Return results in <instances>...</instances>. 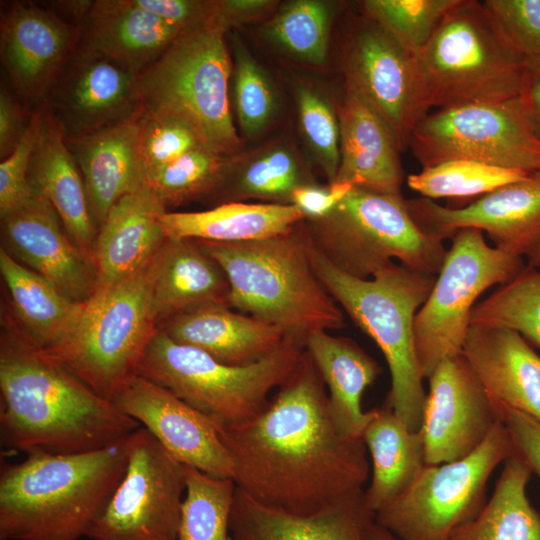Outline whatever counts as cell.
<instances>
[{
  "mask_svg": "<svg viewBox=\"0 0 540 540\" xmlns=\"http://www.w3.org/2000/svg\"><path fill=\"white\" fill-rule=\"evenodd\" d=\"M215 427L231 455L237 488L266 506L310 515L364 491L367 448L362 438L337 430L325 383L305 349L260 413Z\"/></svg>",
  "mask_w": 540,
  "mask_h": 540,
  "instance_id": "obj_1",
  "label": "cell"
},
{
  "mask_svg": "<svg viewBox=\"0 0 540 540\" xmlns=\"http://www.w3.org/2000/svg\"><path fill=\"white\" fill-rule=\"evenodd\" d=\"M0 392V442L9 452L94 451L141 427L21 328L1 337Z\"/></svg>",
  "mask_w": 540,
  "mask_h": 540,
  "instance_id": "obj_2",
  "label": "cell"
},
{
  "mask_svg": "<svg viewBox=\"0 0 540 540\" xmlns=\"http://www.w3.org/2000/svg\"><path fill=\"white\" fill-rule=\"evenodd\" d=\"M129 436L94 451L2 463L0 540L87 537L125 472Z\"/></svg>",
  "mask_w": 540,
  "mask_h": 540,
  "instance_id": "obj_3",
  "label": "cell"
},
{
  "mask_svg": "<svg viewBox=\"0 0 540 540\" xmlns=\"http://www.w3.org/2000/svg\"><path fill=\"white\" fill-rule=\"evenodd\" d=\"M197 241L227 277L230 308L278 327L303 347L316 331L346 326L343 310L314 270L304 221L265 240Z\"/></svg>",
  "mask_w": 540,
  "mask_h": 540,
  "instance_id": "obj_4",
  "label": "cell"
},
{
  "mask_svg": "<svg viewBox=\"0 0 540 540\" xmlns=\"http://www.w3.org/2000/svg\"><path fill=\"white\" fill-rule=\"evenodd\" d=\"M310 257L317 276L343 312L382 351L391 377L384 404L409 429L420 430L426 392L415 348L414 319L437 275L393 262L370 279H358L334 267L311 242Z\"/></svg>",
  "mask_w": 540,
  "mask_h": 540,
  "instance_id": "obj_5",
  "label": "cell"
},
{
  "mask_svg": "<svg viewBox=\"0 0 540 540\" xmlns=\"http://www.w3.org/2000/svg\"><path fill=\"white\" fill-rule=\"evenodd\" d=\"M425 110L504 101L525 93L530 73L478 0H458L415 55Z\"/></svg>",
  "mask_w": 540,
  "mask_h": 540,
  "instance_id": "obj_6",
  "label": "cell"
},
{
  "mask_svg": "<svg viewBox=\"0 0 540 540\" xmlns=\"http://www.w3.org/2000/svg\"><path fill=\"white\" fill-rule=\"evenodd\" d=\"M227 29L212 12L207 21L182 33L138 77L143 111L180 121L205 148L224 157L240 146L229 101L233 67Z\"/></svg>",
  "mask_w": 540,
  "mask_h": 540,
  "instance_id": "obj_7",
  "label": "cell"
},
{
  "mask_svg": "<svg viewBox=\"0 0 540 540\" xmlns=\"http://www.w3.org/2000/svg\"><path fill=\"white\" fill-rule=\"evenodd\" d=\"M304 347L291 339L265 358L243 366L223 364L170 339L161 329L148 343L137 374L168 389L215 426L251 419L294 372Z\"/></svg>",
  "mask_w": 540,
  "mask_h": 540,
  "instance_id": "obj_8",
  "label": "cell"
},
{
  "mask_svg": "<svg viewBox=\"0 0 540 540\" xmlns=\"http://www.w3.org/2000/svg\"><path fill=\"white\" fill-rule=\"evenodd\" d=\"M312 245L338 270L370 279L397 259L413 270L437 275L447 249L424 233L402 195L353 187L325 216L304 220Z\"/></svg>",
  "mask_w": 540,
  "mask_h": 540,
  "instance_id": "obj_9",
  "label": "cell"
},
{
  "mask_svg": "<svg viewBox=\"0 0 540 540\" xmlns=\"http://www.w3.org/2000/svg\"><path fill=\"white\" fill-rule=\"evenodd\" d=\"M163 247L130 277L95 290L84 303L73 338L54 357L108 400L137 374L158 330L152 298Z\"/></svg>",
  "mask_w": 540,
  "mask_h": 540,
  "instance_id": "obj_10",
  "label": "cell"
},
{
  "mask_svg": "<svg viewBox=\"0 0 540 540\" xmlns=\"http://www.w3.org/2000/svg\"><path fill=\"white\" fill-rule=\"evenodd\" d=\"M513 456L500 422L468 456L426 465L414 483L375 513V522L399 540H449L486 504V487L495 468Z\"/></svg>",
  "mask_w": 540,
  "mask_h": 540,
  "instance_id": "obj_11",
  "label": "cell"
},
{
  "mask_svg": "<svg viewBox=\"0 0 540 540\" xmlns=\"http://www.w3.org/2000/svg\"><path fill=\"white\" fill-rule=\"evenodd\" d=\"M443 265L414 319L416 353L424 379L445 358L462 353L477 298L509 282L525 261L489 246L484 233L464 228L451 239Z\"/></svg>",
  "mask_w": 540,
  "mask_h": 540,
  "instance_id": "obj_12",
  "label": "cell"
},
{
  "mask_svg": "<svg viewBox=\"0 0 540 540\" xmlns=\"http://www.w3.org/2000/svg\"><path fill=\"white\" fill-rule=\"evenodd\" d=\"M408 148L422 168L463 159L540 171V138L524 94L429 112L414 128Z\"/></svg>",
  "mask_w": 540,
  "mask_h": 540,
  "instance_id": "obj_13",
  "label": "cell"
},
{
  "mask_svg": "<svg viewBox=\"0 0 540 540\" xmlns=\"http://www.w3.org/2000/svg\"><path fill=\"white\" fill-rule=\"evenodd\" d=\"M185 490V466L140 427L129 436L125 472L87 537L178 540Z\"/></svg>",
  "mask_w": 540,
  "mask_h": 540,
  "instance_id": "obj_14",
  "label": "cell"
},
{
  "mask_svg": "<svg viewBox=\"0 0 540 540\" xmlns=\"http://www.w3.org/2000/svg\"><path fill=\"white\" fill-rule=\"evenodd\" d=\"M407 206L415 223L430 236L444 241L461 229H479L495 248L540 268V171L463 207L442 206L424 197L407 200Z\"/></svg>",
  "mask_w": 540,
  "mask_h": 540,
  "instance_id": "obj_15",
  "label": "cell"
},
{
  "mask_svg": "<svg viewBox=\"0 0 540 540\" xmlns=\"http://www.w3.org/2000/svg\"><path fill=\"white\" fill-rule=\"evenodd\" d=\"M348 87L385 121L400 150L408 148L416 125L428 114L416 72L415 55L367 17L346 47Z\"/></svg>",
  "mask_w": 540,
  "mask_h": 540,
  "instance_id": "obj_16",
  "label": "cell"
},
{
  "mask_svg": "<svg viewBox=\"0 0 540 540\" xmlns=\"http://www.w3.org/2000/svg\"><path fill=\"white\" fill-rule=\"evenodd\" d=\"M136 73L80 43L44 103L66 139L91 135L140 109Z\"/></svg>",
  "mask_w": 540,
  "mask_h": 540,
  "instance_id": "obj_17",
  "label": "cell"
},
{
  "mask_svg": "<svg viewBox=\"0 0 540 540\" xmlns=\"http://www.w3.org/2000/svg\"><path fill=\"white\" fill-rule=\"evenodd\" d=\"M427 380L420 428L426 465L462 459L485 441L500 418L462 353L443 359Z\"/></svg>",
  "mask_w": 540,
  "mask_h": 540,
  "instance_id": "obj_18",
  "label": "cell"
},
{
  "mask_svg": "<svg viewBox=\"0 0 540 540\" xmlns=\"http://www.w3.org/2000/svg\"><path fill=\"white\" fill-rule=\"evenodd\" d=\"M1 61L16 96L41 106L80 41V28L55 10L11 2L1 11Z\"/></svg>",
  "mask_w": 540,
  "mask_h": 540,
  "instance_id": "obj_19",
  "label": "cell"
},
{
  "mask_svg": "<svg viewBox=\"0 0 540 540\" xmlns=\"http://www.w3.org/2000/svg\"><path fill=\"white\" fill-rule=\"evenodd\" d=\"M111 401L184 466L233 479L231 455L213 422L168 389L136 374Z\"/></svg>",
  "mask_w": 540,
  "mask_h": 540,
  "instance_id": "obj_20",
  "label": "cell"
},
{
  "mask_svg": "<svg viewBox=\"0 0 540 540\" xmlns=\"http://www.w3.org/2000/svg\"><path fill=\"white\" fill-rule=\"evenodd\" d=\"M0 217L2 248L9 255L78 303L93 295L94 263L76 246L45 198L32 193Z\"/></svg>",
  "mask_w": 540,
  "mask_h": 540,
  "instance_id": "obj_21",
  "label": "cell"
},
{
  "mask_svg": "<svg viewBox=\"0 0 540 540\" xmlns=\"http://www.w3.org/2000/svg\"><path fill=\"white\" fill-rule=\"evenodd\" d=\"M375 514L364 491L310 515L266 506L236 486L231 517L232 540H369Z\"/></svg>",
  "mask_w": 540,
  "mask_h": 540,
  "instance_id": "obj_22",
  "label": "cell"
},
{
  "mask_svg": "<svg viewBox=\"0 0 540 540\" xmlns=\"http://www.w3.org/2000/svg\"><path fill=\"white\" fill-rule=\"evenodd\" d=\"M165 212L144 184L114 204L94 243L96 290L130 277L159 252L168 240L160 222Z\"/></svg>",
  "mask_w": 540,
  "mask_h": 540,
  "instance_id": "obj_23",
  "label": "cell"
},
{
  "mask_svg": "<svg viewBox=\"0 0 540 540\" xmlns=\"http://www.w3.org/2000/svg\"><path fill=\"white\" fill-rule=\"evenodd\" d=\"M462 354L494 404L540 422V356L517 332L470 325Z\"/></svg>",
  "mask_w": 540,
  "mask_h": 540,
  "instance_id": "obj_24",
  "label": "cell"
},
{
  "mask_svg": "<svg viewBox=\"0 0 540 540\" xmlns=\"http://www.w3.org/2000/svg\"><path fill=\"white\" fill-rule=\"evenodd\" d=\"M338 121L340 163L332 182L401 196L404 179L401 150L385 121L349 88L340 106Z\"/></svg>",
  "mask_w": 540,
  "mask_h": 540,
  "instance_id": "obj_25",
  "label": "cell"
},
{
  "mask_svg": "<svg viewBox=\"0 0 540 540\" xmlns=\"http://www.w3.org/2000/svg\"><path fill=\"white\" fill-rule=\"evenodd\" d=\"M140 109L97 133L66 139L80 170L93 223L98 230L125 194L143 185L137 153Z\"/></svg>",
  "mask_w": 540,
  "mask_h": 540,
  "instance_id": "obj_26",
  "label": "cell"
},
{
  "mask_svg": "<svg viewBox=\"0 0 540 540\" xmlns=\"http://www.w3.org/2000/svg\"><path fill=\"white\" fill-rule=\"evenodd\" d=\"M159 329L176 343L197 348L232 366L257 362L287 339L278 327L223 304L185 312Z\"/></svg>",
  "mask_w": 540,
  "mask_h": 540,
  "instance_id": "obj_27",
  "label": "cell"
},
{
  "mask_svg": "<svg viewBox=\"0 0 540 540\" xmlns=\"http://www.w3.org/2000/svg\"><path fill=\"white\" fill-rule=\"evenodd\" d=\"M79 28L82 46L115 60L137 75L184 33L137 8L131 0L91 1Z\"/></svg>",
  "mask_w": 540,
  "mask_h": 540,
  "instance_id": "obj_28",
  "label": "cell"
},
{
  "mask_svg": "<svg viewBox=\"0 0 540 540\" xmlns=\"http://www.w3.org/2000/svg\"><path fill=\"white\" fill-rule=\"evenodd\" d=\"M42 106L43 124L30 164L29 186L53 206L73 242L93 261L97 229L83 179L61 127Z\"/></svg>",
  "mask_w": 540,
  "mask_h": 540,
  "instance_id": "obj_29",
  "label": "cell"
},
{
  "mask_svg": "<svg viewBox=\"0 0 540 540\" xmlns=\"http://www.w3.org/2000/svg\"><path fill=\"white\" fill-rule=\"evenodd\" d=\"M304 349L328 389L329 411L337 430L346 437L362 438L370 418V412L362 409V395L381 373L379 364L354 340L328 331L310 334Z\"/></svg>",
  "mask_w": 540,
  "mask_h": 540,
  "instance_id": "obj_30",
  "label": "cell"
},
{
  "mask_svg": "<svg viewBox=\"0 0 540 540\" xmlns=\"http://www.w3.org/2000/svg\"><path fill=\"white\" fill-rule=\"evenodd\" d=\"M228 294L224 271L197 240L166 241L152 298L158 328L180 314L203 306L228 305Z\"/></svg>",
  "mask_w": 540,
  "mask_h": 540,
  "instance_id": "obj_31",
  "label": "cell"
},
{
  "mask_svg": "<svg viewBox=\"0 0 540 540\" xmlns=\"http://www.w3.org/2000/svg\"><path fill=\"white\" fill-rule=\"evenodd\" d=\"M0 272L21 329L38 347L56 357L73 338L84 303L64 295L51 282L15 260L2 247Z\"/></svg>",
  "mask_w": 540,
  "mask_h": 540,
  "instance_id": "obj_32",
  "label": "cell"
},
{
  "mask_svg": "<svg viewBox=\"0 0 540 540\" xmlns=\"http://www.w3.org/2000/svg\"><path fill=\"white\" fill-rule=\"evenodd\" d=\"M306 218L293 204L226 202L196 212H165L160 222L170 240L217 243L265 240L286 234Z\"/></svg>",
  "mask_w": 540,
  "mask_h": 540,
  "instance_id": "obj_33",
  "label": "cell"
},
{
  "mask_svg": "<svg viewBox=\"0 0 540 540\" xmlns=\"http://www.w3.org/2000/svg\"><path fill=\"white\" fill-rule=\"evenodd\" d=\"M369 412L362 439L371 457L372 477L364 498L375 514L414 483L426 462L420 430L409 429L385 404Z\"/></svg>",
  "mask_w": 540,
  "mask_h": 540,
  "instance_id": "obj_34",
  "label": "cell"
},
{
  "mask_svg": "<svg viewBox=\"0 0 540 540\" xmlns=\"http://www.w3.org/2000/svg\"><path fill=\"white\" fill-rule=\"evenodd\" d=\"M531 474L518 458L506 460L480 513L449 540H540V513L526 493Z\"/></svg>",
  "mask_w": 540,
  "mask_h": 540,
  "instance_id": "obj_35",
  "label": "cell"
},
{
  "mask_svg": "<svg viewBox=\"0 0 540 540\" xmlns=\"http://www.w3.org/2000/svg\"><path fill=\"white\" fill-rule=\"evenodd\" d=\"M313 183L305 177L291 150L275 146L237 161L227 158L222 180L214 193L222 203L260 199L290 204L293 191Z\"/></svg>",
  "mask_w": 540,
  "mask_h": 540,
  "instance_id": "obj_36",
  "label": "cell"
},
{
  "mask_svg": "<svg viewBox=\"0 0 540 540\" xmlns=\"http://www.w3.org/2000/svg\"><path fill=\"white\" fill-rule=\"evenodd\" d=\"M185 481L178 540H232L234 480L185 466Z\"/></svg>",
  "mask_w": 540,
  "mask_h": 540,
  "instance_id": "obj_37",
  "label": "cell"
},
{
  "mask_svg": "<svg viewBox=\"0 0 540 540\" xmlns=\"http://www.w3.org/2000/svg\"><path fill=\"white\" fill-rule=\"evenodd\" d=\"M470 325L510 329L540 348V270L526 265L500 285L473 307Z\"/></svg>",
  "mask_w": 540,
  "mask_h": 540,
  "instance_id": "obj_38",
  "label": "cell"
},
{
  "mask_svg": "<svg viewBox=\"0 0 540 540\" xmlns=\"http://www.w3.org/2000/svg\"><path fill=\"white\" fill-rule=\"evenodd\" d=\"M531 173L472 160H448L423 167L407 177L408 186L421 197H481L504 185L521 181Z\"/></svg>",
  "mask_w": 540,
  "mask_h": 540,
  "instance_id": "obj_39",
  "label": "cell"
},
{
  "mask_svg": "<svg viewBox=\"0 0 540 540\" xmlns=\"http://www.w3.org/2000/svg\"><path fill=\"white\" fill-rule=\"evenodd\" d=\"M226 161L227 157L200 146L147 174L143 184L167 210L214 195L222 180Z\"/></svg>",
  "mask_w": 540,
  "mask_h": 540,
  "instance_id": "obj_40",
  "label": "cell"
},
{
  "mask_svg": "<svg viewBox=\"0 0 540 540\" xmlns=\"http://www.w3.org/2000/svg\"><path fill=\"white\" fill-rule=\"evenodd\" d=\"M332 9L316 0L283 6L265 28L267 37L292 55L313 64L325 61Z\"/></svg>",
  "mask_w": 540,
  "mask_h": 540,
  "instance_id": "obj_41",
  "label": "cell"
},
{
  "mask_svg": "<svg viewBox=\"0 0 540 540\" xmlns=\"http://www.w3.org/2000/svg\"><path fill=\"white\" fill-rule=\"evenodd\" d=\"M458 0H367L371 18L416 55L429 41L445 14Z\"/></svg>",
  "mask_w": 540,
  "mask_h": 540,
  "instance_id": "obj_42",
  "label": "cell"
},
{
  "mask_svg": "<svg viewBox=\"0 0 540 540\" xmlns=\"http://www.w3.org/2000/svg\"><path fill=\"white\" fill-rule=\"evenodd\" d=\"M234 104L241 129L248 135L261 130L276 107L274 91L256 61L238 44H234Z\"/></svg>",
  "mask_w": 540,
  "mask_h": 540,
  "instance_id": "obj_43",
  "label": "cell"
},
{
  "mask_svg": "<svg viewBox=\"0 0 540 540\" xmlns=\"http://www.w3.org/2000/svg\"><path fill=\"white\" fill-rule=\"evenodd\" d=\"M200 146L196 134L185 124L142 110L137 153L143 181L147 174Z\"/></svg>",
  "mask_w": 540,
  "mask_h": 540,
  "instance_id": "obj_44",
  "label": "cell"
},
{
  "mask_svg": "<svg viewBox=\"0 0 540 540\" xmlns=\"http://www.w3.org/2000/svg\"><path fill=\"white\" fill-rule=\"evenodd\" d=\"M297 106L301 130L330 183L340 163L339 121L330 105L310 88L298 90Z\"/></svg>",
  "mask_w": 540,
  "mask_h": 540,
  "instance_id": "obj_45",
  "label": "cell"
},
{
  "mask_svg": "<svg viewBox=\"0 0 540 540\" xmlns=\"http://www.w3.org/2000/svg\"><path fill=\"white\" fill-rule=\"evenodd\" d=\"M43 106L32 111L29 124L13 151L0 163V216L24 202L31 194L28 175L39 140Z\"/></svg>",
  "mask_w": 540,
  "mask_h": 540,
  "instance_id": "obj_46",
  "label": "cell"
},
{
  "mask_svg": "<svg viewBox=\"0 0 540 540\" xmlns=\"http://www.w3.org/2000/svg\"><path fill=\"white\" fill-rule=\"evenodd\" d=\"M483 3L525 61L540 58V0H484Z\"/></svg>",
  "mask_w": 540,
  "mask_h": 540,
  "instance_id": "obj_47",
  "label": "cell"
},
{
  "mask_svg": "<svg viewBox=\"0 0 540 540\" xmlns=\"http://www.w3.org/2000/svg\"><path fill=\"white\" fill-rule=\"evenodd\" d=\"M493 405L509 433L513 456L540 478V422L511 407L494 403Z\"/></svg>",
  "mask_w": 540,
  "mask_h": 540,
  "instance_id": "obj_48",
  "label": "cell"
},
{
  "mask_svg": "<svg viewBox=\"0 0 540 540\" xmlns=\"http://www.w3.org/2000/svg\"><path fill=\"white\" fill-rule=\"evenodd\" d=\"M148 12L185 32L207 21L213 12V1L131 0Z\"/></svg>",
  "mask_w": 540,
  "mask_h": 540,
  "instance_id": "obj_49",
  "label": "cell"
},
{
  "mask_svg": "<svg viewBox=\"0 0 540 540\" xmlns=\"http://www.w3.org/2000/svg\"><path fill=\"white\" fill-rule=\"evenodd\" d=\"M350 183L331 182L327 186L314 183L296 188L290 198L306 219L320 218L328 214L353 188Z\"/></svg>",
  "mask_w": 540,
  "mask_h": 540,
  "instance_id": "obj_50",
  "label": "cell"
},
{
  "mask_svg": "<svg viewBox=\"0 0 540 540\" xmlns=\"http://www.w3.org/2000/svg\"><path fill=\"white\" fill-rule=\"evenodd\" d=\"M31 113L22 105V101L2 83L0 89V157L3 160L15 148L24 134Z\"/></svg>",
  "mask_w": 540,
  "mask_h": 540,
  "instance_id": "obj_51",
  "label": "cell"
},
{
  "mask_svg": "<svg viewBox=\"0 0 540 540\" xmlns=\"http://www.w3.org/2000/svg\"><path fill=\"white\" fill-rule=\"evenodd\" d=\"M524 95L528 103L533 126L540 138V75L530 73Z\"/></svg>",
  "mask_w": 540,
  "mask_h": 540,
  "instance_id": "obj_52",
  "label": "cell"
},
{
  "mask_svg": "<svg viewBox=\"0 0 540 540\" xmlns=\"http://www.w3.org/2000/svg\"><path fill=\"white\" fill-rule=\"evenodd\" d=\"M369 540H399L389 531L374 522L369 531Z\"/></svg>",
  "mask_w": 540,
  "mask_h": 540,
  "instance_id": "obj_53",
  "label": "cell"
},
{
  "mask_svg": "<svg viewBox=\"0 0 540 540\" xmlns=\"http://www.w3.org/2000/svg\"><path fill=\"white\" fill-rule=\"evenodd\" d=\"M525 64L529 73L540 75V58L526 60Z\"/></svg>",
  "mask_w": 540,
  "mask_h": 540,
  "instance_id": "obj_54",
  "label": "cell"
}]
</instances>
